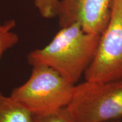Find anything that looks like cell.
Listing matches in <instances>:
<instances>
[{
    "label": "cell",
    "instance_id": "6da1fadb",
    "mask_svg": "<svg viewBox=\"0 0 122 122\" xmlns=\"http://www.w3.org/2000/svg\"><path fill=\"white\" fill-rule=\"evenodd\" d=\"M100 36L77 22L62 27L46 46L31 51L27 62L32 66H48L76 85L95 56Z\"/></svg>",
    "mask_w": 122,
    "mask_h": 122
},
{
    "label": "cell",
    "instance_id": "7a4b0ae2",
    "mask_svg": "<svg viewBox=\"0 0 122 122\" xmlns=\"http://www.w3.org/2000/svg\"><path fill=\"white\" fill-rule=\"evenodd\" d=\"M75 87L52 68L35 65L29 78L14 88L10 96L33 115H43L66 107Z\"/></svg>",
    "mask_w": 122,
    "mask_h": 122
},
{
    "label": "cell",
    "instance_id": "3957f363",
    "mask_svg": "<svg viewBox=\"0 0 122 122\" xmlns=\"http://www.w3.org/2000/svg\"><path fill=\"white\" fill-rule=\"evenodd\" d=\"M75 122H106L122 119V80L86 81L75 85L66 107Z\"/></svg>",
    "mask_w": 122,
    "mask_h": 122
},
{
    "label": "cell",
    "instance_id": "277c9868",
    "mask_svg": "<svg viewBox=\"0 0 122 122\" xmlns=\"http://www.w3.org/2000/svg\"><path fill=\"white\" fill-rule=\"evenodd\" d=\"M84 77L97 82L122 80V0L113 1L109 24Z\"/></svg>",
    "mask_w": 122,
    "mask_h": 122
},
{
    "label": "cell",
    "instance_id": "5b68a950",
    "mask_svg": "<svg viewBox=\"0 0 122 122\" xmlns=\"http://www.w3.org/2000/svg\"><path fill=\"white\" fill-rule=\"evenodd\" d=\"M114 0H61L57 16L61 28L79 23L90 33L102 35L108 25Z\"/></svg>",
    "mask_w": 122,
    "mask_h": 122
},
{
    "label": "cell",
    "instance_id": "8992f818",
    "mask_svg": "<svg viewBox=\"0 0 122 122\" xmlns=\"http://www.w3.org/2000/svg\"><path fill=\"white\" fill-rule=\"evenodd\" d=\"M0 122H33V115L10 96L0 93Z\"/></svg>",
    "mask_w": 122,
    "mask_h": 122
},
{
    "label": "cell",
    "instance_id": "52a82bcc",
    "mask_svg": "<svg viewBox=\"0 0 122 122\" xmlns=\"http://www.w3.org/2000/svg\"><path fill=\"white\" fill-rule=\"evenodd\" d=\"M16 21L10 19L0 23V58L8 50L14 47L19 41V37L13 31Z\"/></svg>",
    "mask_w": 122,
    "mask_h": 122
},
{
    "label": "cell",
    "instance_id": "ba28073f",
    "mask_svg": "<svg viewBox=\"0 0 122 122\" xmlns=\"http://www.w3.org/2000/svg\"><path fill=\"white\" fill-rule=\"evenodd\" d=\"M33 122H75L66 107L52 113L33 115Z\"/></svg>",
    "mask_w": 122,
    "mask_h": 122
},
{
    "label": "cell",
    "instance_id": "9c48e42d",
    "mask_svg": "<svg viewBox=\"0 0 122 122\" xmlns=\"http://www.w3.org/2000/svg\"><path fill=\"white\" fill-rule=\"evenodd\" d=\"M59 0H34V4L41 17L52 18L57 16Z\"/></svg>",
    "mask_w": 122,
    "mask_h": 122
},
{
    "label": "cell",
    "instance_id": "30bf717a",
    "mask_svg": "<svg viewBox=\"0 0 122 122\" xmlns=\"http://www.w3.org/2000/svg\"><path fill=\"white\" fill-rule=\"evenodd\" d=\"M106 122H122V119H115V120H111Z\"/></svg>",
    "mask_w": 122,
    "mask_h": 122
}]
</instances>
